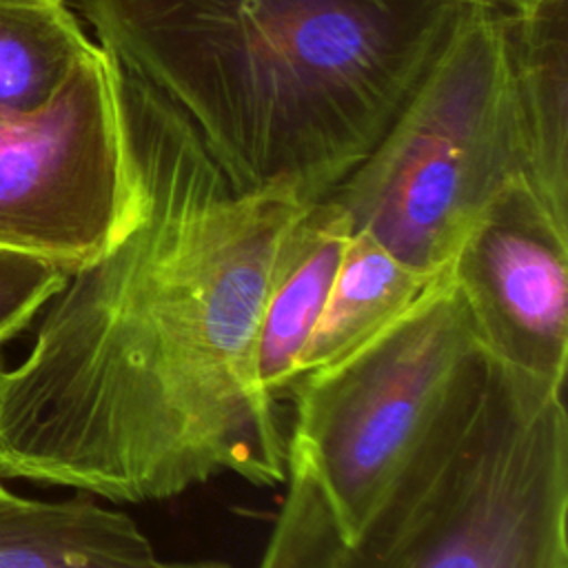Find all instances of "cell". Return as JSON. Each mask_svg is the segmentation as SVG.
Returning <instances> with one entry per match:
<instances>
[{"label":"cell","instance_id":"1","mask_svg":"<svg viewBox=\"0 0 568 568\" xmlns=\"http://www.w3.org/2000/svg\"><path fill=\"white\" fill-rule=\"evenodd\" d=\"M131 204L67 275L27 357L0 355V477L111 504L288 475L257 324L280 242L311 202L237 191L195 129L118 67Z\"/></svg>","mask_w":568,"mask_h":568},{"label":"cell","instance_id":"2","mask_svg":"<svg viewBox=\"0 0 568 568\" xmlns=\"http://www.w3.org/2000/svg\"><path fill=\"white\" fill-rule=\"evenodd\" d=\"M466 0H78L242 193L326 197L377 146Z\"/></svg>","mask_w":568,"mask_h":568},{"label":"cell","instance_id":"3","mask_svg":"<svg viewBox=\"0 0 568 568\" xmlns=\"http://www.w3.org/2000/svg\"><path fill=\"white\" fill-rule=\"evenodd\" d=\"M561 393L479 348L331 568H568Z\"/></svg>","mask_w":568,"mask_h":568},{"label":"cell","instance_id":"4","mask_svg":"<svg viewBox=\"0 0 568 568\" xmlns=\"http://www.w3.org/2000/svg\"><path fill=\"white\" fill-rule=\"evenodd\" d=\"M510 186L521 180L504 11L466 2L377 146L328 197L351 231L435 277Z\"/></svg>","mask_w":568,"mask_h":568},{"label":"cell","instance_id":"5","mask_svg":"<svg viewBox=\"0 0 568 568\" xmlns=\"http://www.w3.org/2000/svg\"><path fill=\"white\" fill-rule=\"evenodd\" d=\"M477 351L444 268L395 322L291 384L288 457L317 481L344 541L364 526Z\"/></svg>","mask_w":568,"mask_h":568},{"label":"cell","instance_id":"6","mask_svg":"<svg viewBox=\"0 0 568 568\" xmlns=\"http://www.w3.org/2000/svg\"><path fill=\"white\" fill-rule=\"evenodd\" d=\"M129 204L118 64L95 42L44 109L0 122V246L73 273L115 240Z\"/></svg>","mask_w":568,"mask_h":568},{"label":"cell","instance_id":"7","mask_svg":"<svg viewBox=\"0 0 568 568\" xmlns=\"http://www.w3.org/2000/svg\"><path fill=\"white\" fill-rule=\"evenodd\" d=\"M446 273L479 348L564 388L568 364V222L521 186L504 191L459 242Z\"/></svg>","mask_w":568,"mask_h":568},{"label":"cell","instance_id":"8","mask_svg":"<svg viewBox=\"0 0 568 568\" xmlns=\"http://www.w3.org/2000/svg\"><path fill=\"white\" fill-rule=\"evenodd\" d=\"M519 180L568 222V0L504 11Z\"/></svg>","mask_w":568,"mask_h":568},{"label":"cell","instance_id":"9","mask_svg":"<svg viewBox=\"0 0 568 568\" xmlns=\"http://www.w3.org/2000/svg\"><path fill=\"white\" fill-rule=\"evenodd\" d=\"M0 568H231L220 559H164L126 513L78 493L31 499L0 477Z\"/></svg>","mask_w":568,"mask_h":568},{"label":"cell","instance_id":"10","mask_svg":"<svg viewBox=\"0 0 568 568\" xmlns=\"http://www.w3.org/2000/svg\"><path fill=\"white\" fill-rule=\"evenodd\" d=\"M348 235L346 213L326 195L304 206L280 242L257 324V373L275 397L286 395Z\"/></svg>","mask_w":568,"mask_h":568},{"label":"cell","instance_id":"11","mask_svg":"<svg viewBox=\"0 0 568 568\" xmlns=\"http://www.w3.org/2000/svg\"><path fill=\"white\" fill-rule=\"evenodd\" d=\"M430 280L402 264L371 235L351 231L326 304L297 357L291 384L368 342L408 311Z\"/></svg>","mask_w":568,"mask_h":568},{"label":"cell","instance_id":"12","mask_svg":"<svg viewBox=\"0 0 568 568\" xmlns=\"http://www.w3.org/2000/svg\"><path fill=\"white\" fill-rule=\"evenodd\" d=\"M93 47L69 0H0V122L44 109Z\"/></svg>","mask_w":568,"mask_h":568},{"label":"cell","instance_id":"13","mask_svg":"<svg viewBox=\"0 0 568 568\" xmlns=\"http://www.w3.org/2000/svg\"><path fill=\"white\" fill-rule=\"evenodd\" d=\"M284 501L257 568H331L339 526L311 473L288 457Z\"/></svg>","mask_w":568,"mask_h":568},{"label":"cell","instance_id":"14","mask_svg":"<svg viewBox=\"0 0 568 568\" xmlns=\"http://www.w3.org/2000/svg\"><path fill=\"white\" fill-rule=\"evenodd\" d=\"M67 275L40 255L0 246V346L31 326Z\"/></svg>","mask_w":568,"mask_h":568},{"label":"cell","instance_id":"15","mask_svg":"<svg viewBox=\"0 0 568 568\" xmlns=\"http://www.w3.org/2000/svg\"><path fill=\"white\" fill-rule=\"evenodd\" d=\"M466 2L490 4V7H497L506 13H528V11H535L537 7H541L548 0H466Z\"/></svg>","mask_w":568,"mask_h":568}]
</instances>
